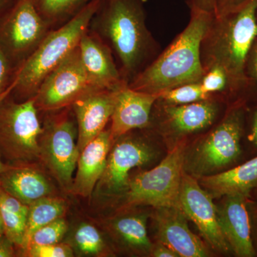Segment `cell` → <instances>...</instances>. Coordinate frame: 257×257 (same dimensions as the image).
Segmentation results:
<instances>
[{"mask_svg":"<svg viewBox=\"0 0 257 257\" xmlns=\"http://www.w3.org/2000/svg\"><path fill=\"white\" fill-rule=\"evenodd\" d=\"M29 207L7 192L0 185V216L5 236L19 250L23 246L26 229Z\"/></svg>","mask_w":257,"mask_h":257,"instance_id":"cell-22","label":"cell"},{"mask_svg":"<svg viewBox=\"0 0 257 257\" xmlns=\"http://www.w3.org/2000/svg\"><path fill=\"white\" fill-rule=\"evenodd\" d=\"M248 139L250 143L257 147V106L253 109L251 114V127Z\"/></svg>","mask_w":257,"mask_h":257,"instance_id":"cell-37","label":"cell"},{"mask_svg":"<svg viewBox=\"0 0 257 257\" xmlns=\"http://www.w3.org/2000/svg\"><path fill=\"white\" fill-rule=\"evenodd\" d=\"M253 0H214V15L222 17L238 11Z\"/></svg>","mask_w":257,"mask_h":257,"instance_id":"cell-32","label":"cell"},{"mask_svg":"<svg viewBox=\"0 0 257 257\" xmlns=\"http://www.w3.org/2000/svg\"><path fill=\"white\" fill-rule=\"evenodd\" d=\"M153 157L151 149L138 139L126 138L116 144L108 156L98 188L106 194L127 190L128 173L135 167L145 165Z\"/></svg>","mask_w":257,"mask_h":257,"instance_id":"cell-12","label":"cell"},{"mask_svg":"<svg viewBox=\"0 0 257 257\" xmlns=\"http://www.w3.org/2000/svg\"><path fill=\"white\" fill-rule=\"evenodd\" d=\"M185 146L181 142L158 166L130 181L126 191L130 205H150L155 209L181 208L179 195L184 173Z\"/></svg>","mask_w":257,"mask_h":257,"instance_id":"cell-7","label":"cell"},{"mask_svg":"<svg viewBox=\"0 0 257 257\" xmlns=\"http://www.w3.org/2000/svg\"><path fill=\"white\" fill-rule=\"evenodd\" d=\"M15 0H0V17L14 3Z\"/></svg>","mask_w":257,"mask_h":257,"instance_id":"cell-38","label":"cell"},{"mask_svg":"<svg viewBox=\"0 0 257 257\" xmlns=\"http://www.w3.org/2000/svg\"><path fill=\"white\" fill-rule=\"evenodd\" d=\"M110 130L105 128L79 154L77 172L71 192L82 197H89L104 173L111 144Z\"/></svg>","mask_w":257,"mask_h":257,"instance_id":"cell-18","label":"cell"},{"mask_svg":"<svg viewBox=\"0 0 257 257\" xmlns=\"http://www.w3.org/2000/svg\"><path fill=\"white\" fill-rule=\"evenodd\" d=\"M100 0H93L68 23L52 30L19 69L10 94L19 102L36 95L44 79L79 45Z\"/></svg>","mask_w":257,"mask_h":257,"instance_id":"cell-4","label":"cell"},{"mask_svg":"<svg viewBox=\"0 0 257 257\" xmlns=\"http://www.w3.org/2000/svg\"><path fill=\"white\" fill-rule=\"evenodd\" d=\"M42 131L34 99L19 102L10 93L0 98V157L10 165L40 159Z\"/></svg>","mask_w":257,"mask_h":257,"instance_id":"cell-5","label":"cell"},{"mask_svg":"<svg viewBox=\"0 0 257 257\" xmlns=\"http://www.w3.org/2000/svg\"><path fill=\"white\" fill-rule=\"evenodd\" d=\"M51 31L32 0H15L0 17V47L20 69Z\"/></svg>","mask_w":257,"mask_h":257,"instance_id":"cell-9","label":"cell"},{"mask_svg":"<svg viewBox=\"0 0 257 257\" xmlns=\"http://www.w3.org/2000/svg\"><path fill=\"white\" fill-rule=\"evenodd\" d=\"M68 243L84 256H103L106 251L105 241L99 230L88 223H82L76 228Z\"/></svg>","mask_w":257,"mask_h":257,"instance_id":"cell-26","label":"cell"},{"mask_svg":"<svg viewBox=\"0 0 257 257\" xmlns=\"http://www.w3.org/2000/svg\"><path fill=\"white\" fill-rule=\"evenodd\" d=\"M190 20L184 30L156 59L139 74L128 87L139 92L159 95L189 83L199 82L204 74L201 61L202 39L214 13L190 9Z\"/></svg>","mask_w":257,"mask_h":257,"instance_id":"cell-3","label":"cell"},{"mask_svg":"<svg viewBox=\"0 0 257 257\" xmlns=\"http://www.w3.org/2000/svg\"><path fill=\"white\" fill-rule=\"evenodd\" d=\"M18 71L0 47V98L10 92Z\"/></svg>","mask_w":257,"mask_h":257,"instance_id":"cell-31","label":"cell"},{"mask_svg":"<svg viewBox=\"0 0 257 257\" xmlns=\"http://www.w3.org/2000/svg\"><path fill=\"white\" fill-rule=\"evenodd\" d=\"M4 236H5L4 224H3V219H2L1 216H0V238Z\"/></svg>","mask_w":257,"mask_h":257,"instance_id":"cell-40","label":"cell"},{"mask_svg":"<svg viewBox=\"0 0 257 257\" xmlns=\"http://www.w3.org/2000/svg\"><path fill=\"white\" fill-rule=\"evenodd\" d=\"M199 180L212 198L235 194L250 197L257 187V157L220 174L202 176Z\"/></svg>","mask_w":257,"mask_h":257,"instance_id":"cell-21","label":"cell"},{"mask_svg":"<svg viewBox=\"0 0 257 257\" xmlns=\"http://www.w3.org/2000/svg\"><path fill=\"white\" fill-rule=\"evenodd\" d=\"M17 248L6 236L0 238V257L17 256Z\"/></svg>","mask_w":257,"mask_h":257,"instance_id":"cell-34","label":"cell"},{"mask_svg":"<svg viewBox=\"0 0 257 257\" xmlns=\"http://www.w3.org/2000/svg\"><path fill=\"white\" fill-rule=\"evenodd\" d=\"M223 197L224 200L217 207V216L225 239L236 256H256L248 209L249 197L235 194Z\"/></svg>","mask_w":257,"mask_h":257,"instance_id":"cell-14","label":"cell"},{"mask_svg":"<svg viewBox=\"0 0 257 257\" xmlns=\"http://www.w3.org/2000/svg\"><path fill=\"white\" fill-rule=\"evenodd\" d=\"M152 256L155 257H177L178 254L175 251L160 242L155 247H152L151 251Z\"/></svg>","mask_w":257,"mask_h":257,"instance_id":"cell-36","label":"cell"},{"mask_svg":"<svg viewBox=\"0 0 257 257\" xmlns=\"http://www.w3.org/2000/svg\"><path fill=\"white\" fill-rule=\"evenodd\" d=\"M187 219L181 208L157 209V228L160 242L172 248L179 256H207L209 252L205 244L189 229Z\"/></svg>","mask_w":257,"mask_h":257,"instance_id":"cell-17","label":"cell"},{"mask_svg":"<svg viewBox=\"0 0 257 257\" xmlns=\"http://www.w3.org/2000/svg\"><path fill=\"white\" fill-rule=\"evenodd\" d=\"M28 207L25 239L23 246L19 250L20 253L36 230L62 217L66 211V203L64 199L51 196L38 199Z\"/></svg>","mask_w":257,"mask_h":257,"instance_id":"cell-23","label":"cell"},{"mask_svg":"<svg viewBox=\"0 0 257 257\" xmlns=\"http://www.w3.org/2000/svg\"><path fill=\"white\" fill-rule=\"evenodd\" d=\"M181 209L196 224L208 244L221 253L232 251L225 239L217 216V207L212 197L203 189L197 179L184 172L179 195Z\"/></svg>","mask_w":257,"mask_h":257,"instance_id":"cell-11","label":"cell"},{"mask_svg":"<svg viewBox=\"0 0 257 257\" xmlns=\"http://www.w3.org/2000/svg\"><path fill=\"white\" fill-rule=\"evenodd\" d=\"M244 97L239 98L222 121L196 148L189 162V169L195 175H207L226 167L239 157L246 111Z\"/></svg>","mask_w":257,"mask_h":257,"instance_id":"cell-8","label":"cell"},{"mask_svg":"<svg viewBox=\"0 0 257 257\" xmlns=\"http://www.w3.org/2000/svg\"><path fill=\"white\" fill-rule=\"evenodd\" d=\"M213 96L214 95L207 94L203 90L200 83L194 82L178 86L162 92L159 94L157 100L164 104L181 105L206 100Z\"/></svg>","mask_w":257,"mask_h":257,"instance_id":"cell-27","label":"cell"},{"mask_svg":"<svg viewBox=\"0 0 257 257\" xmlns=\"http://www.w3.org/2000/svg\"><path fill=\"white\" fill-rule=\"evenodd\" d=\"M117 89L92 91L71 106L77 121L79 152L105 130L114 111Z\"/></svg>","mask_w":257,"mask_h":257,"instance_id":"cell-13","label":"cell"},{"mask_svg":"<svg viewBox=\"0 0 257 257\" xmlns=\"http://www.w3.org/2000/svg\"><path fill=\"white\" fill-rule=\"evenodd\" d=\"M79 48L83 65L94 87L116 90L126 84L121 79L110 49L89 29L82 35Z\"/></svg>","mask_w":257,"mask_h":257,"instance_id":"cell-16","label":"cell"},{"mask_svg":"<svg viewBox=\"0 0 257 257\" xmlns=\"http://www.w3.org/2000/svg\"><path fill=\"white\" fill-rule=\"evenodd\" d=\"M189 9L194 8L214 13V0H187Z\"/></svg>","mask_w":257,"mask_h":257,"instance_id":"cell-35","label":"cell"},{"mask_svg":"<svg viewBox=\"0 0 257 257\" xmlns=\"http://www.w3.org/2000/svg\"><path fill=\"white\" fill-rule=\"evenodd\" d=\"M257 0L243 8L215 17L202 39L201 61L204 73L214 67L222 69L229 79L232 96L247 95L255 84L245 74L248 50L257 37Z\"/></svg>","mask_w":257,"mask_h":257,"instance_id":"cell-2","label":"cell"},{"mask_svg":"<svg viewBox=\"0 0 257 257\" xmlns=\"http://www.w3.org/2000/svg\"><path fill=\"white\" fill-rule=\"evenodd\" d=\"M112 226L115 234L128 247L142 252H151L153 246L147 235L145 216H121L114 221Z\"/></svg>","mask_w":257,"mask_h":257,"instance_id":"cell-25","label":"cell"},{"mask_svg":"<svg viewBox=\"0 0 257 257\" xmlns=\"http://www.w3.org/2000/svg\"><path fill=\"white\" fill-rule=\"evenodd\" d=\"M22 256L29 257H72L73 248L68 243L47 245H32L22 253Z\"/></svg>","mask_w":257,"mask_h":257,"instance_id":"cell-30","label":"cell"},{"mask_svg":"<svg viewBox=\"0 0 257 257\" xmlns=\"http://www.w3.org/2000/svg\"><path fill=\"white\" fill-rule=\"evenodd\" d=\"M14 165H10V164L6 163L3 160V159L0 157V175L3 172H6L10 169H11L12 167H13Z\"/></svg>","mask_w":257,"mask_h":257,"instance_id":"cell-39","label":"cell"},{"mask_svg":"<svg viewBox=\"0 0 257 257\" xmlns=\"http://www.w3.org/2000/svg\"><path fill=\"white\" fill-rule=\"evenodd\" d=\"M256 18H257V11H256Z\"/></svg>","mask_w":257,"mask_h":257,"instance_id":"cell-41","label":"cell"},{"mask_svg":"<svg viewBox=\"0 0 257 257\" xmlns=\"http://www.w3.org/2000/svg\"><path fill=\"white\" fill-rule=\"evenodd\" d=\"M39 139L40 159L66 191L71 192L80 152L77 125L72 106L45 111Z\"/></svg>","mask_w":257,"mask_h":257,"instance_id":"cell-6","label":"cell"},{"mask_svg":"<svg viewBox=\"0 0 257 257\" xmlns=\"http://www.w3.org/2000/svg\"><path fill=\"white\" fill-rule=\"evenodd\" d=\"M68 230V224L62 217L36 230L30 236L20 254L32 245L54 244L60 243Z\"/></svg>","mask_w":257,"mask_h":257,"instance_id":"cell-28","label":"cell"},{"mask_svg":"<svg viewBox=\"0 0 257 257\" xmlns=\"http://www.w3.org/2000/svg\"><path fill=\"white\" fill-rule=\"evenodd\" d=\"M94 90L83 65L79 45L44 79L33 98L39 112L59 110L71 106Z\"/></svg>","mask_w":257,"mask_h":257,"instance_id":"cell-10","label":"cell"},{"mask_svg":"<svg viewBox=\"0 0 257 257\" xmlns=\"http://www.w3.org/2000/svg\"><path fill=\"white\" fill-rule=\"evenodd\" d=\"M199 83L203 90L211 95L221 93L232 96L227 76L222 69L218 67L205 72Z\"/></svg>","mask_w":257,"mask_h":257,"instance_id":"cell-29","label":"cell"},{"mask_svg":"<svg viewBox=\"0 0 257 257\" xmlns=\"http://www.w3.org/2000/svg\"><path fill=\"white\" fill-rule=\"evenodd\" d=\"M51 30H57L75 18L93 0H32Z\"/></svg>","mask_w":257,"mask_h":257,"instance_id":"cell-24","label":"cell"},{"mask_svg":"<svg viewBox=\"0 0 257 257\" xmlns=\"http://www.w3.org/2000/svg\"><path fill=\"white\" fill-rule=\"evenodd\" d=\"M245 74L250 82L257 84V37L251 44L246 56Z\"/></svg>","mask_w":257,"mask_h":257,"instance_id":"cell-33","label":"cell"},{"mask_svg":"<svg viewBox=\"0 0 257 257\" xmlns=\"http://www.w3.org/2000/svg\"><path fill=\"white\" fill-rule=\"evenodd\" d=\"M146 0H100L89 30L110 49L126 84L156 59L161 47L146 24Z\"/></svg>","mask_w":257,"mask_h":257,"instance_id":"cell-1","label":"cell"},{"mask_svg":"<svg viewBox=\"0 0 257 257\" xmlns=\"http://www.w3.org/2000/svg\"><path fill=\"white\" fill-rule=\"evenodd\" d=\"M157 99L156 94L139 92L127 84L119 87L116 90L109 127L113 141L132 130L150 126L152 109Z\"/></svg>","mask_w":257,"mask_h":257,"instance_id":"cell-15","label":"cell"},{"mask_svg":"<svg viewBox=\"0 0 257 257\" xmlns=\"http://www.w3.org/2000/svg\"><path fill=\"white\" fill-rule=\"evenodd\" d=\"M0 185L28 206L52 194V187L48 179L32 167L31 164L13 165L0 175Z\"/></svg>","mask_w":257,"mask_h":257,"instance_id":"cell-20","label":"cell"},{"mask_svg":"<svg viewBox=\"0 0 257 257\" xmlns=\"http://www.w3.org/2000/svg\"><path fill=\"white\" fill-rule=\"evenodd\" d=\"M162 104L164 127L178 135H189L209 127L215 121L219 110L214 96L191 104Z\"/></svg>","mask_w":257,"mask_h":257,"instance_id":"cell-19","label":"cell"}]
</instances>
